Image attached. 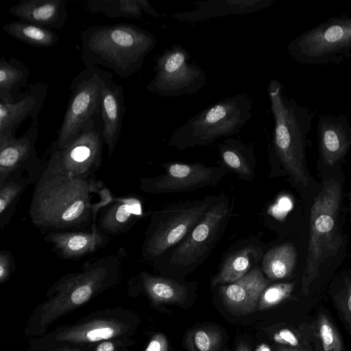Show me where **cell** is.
I'll return each instance as SVG.
<instances>
[{
    "mask_svg": "<svg viewBox=\"0 0 351 351\" xmlns=\"http://www.w3.org/2000/svg\"><path fill=\"white\" fill-rule=\"evenodd\" d=\"M103 186L95 178L72 176L47 165L34 187L30 219L46 232L84 228L93 221L91 194Z\"/></svg>",
    "mask_w": 351,
    "mask_h": 351,
    "instance_id": "6da1fadb",
    "label": "cell"
},
{
    "mask_svg": "<svg viewBox=\"0 0 351 351\" xmlns=\"http://www.w3.org/2000/svg\"><path fill=\"white\" fill-rule=\"evenodd\" d=\"M156 43L152 33L133 24L91 25L80 34L82 61L85 68L104 66L126 79L142 68Z\"/></svg>",
    "mask_w": 351,
    "mask_h": 351,
    "instance_id": "7a4b0ae2",
    "label": "cell"
},
{
    "mask_svg": "<svg viewBox=\"0 0 351 351\" xmlns=\"http://www.w3.org/2000/svg\"><path fill=\"white\" fill-rule=\"evenodd\" d=\"M250 94L238 93L199 111L171 134L168 145L180 150L206 146L238 133L252 115Z\"/></svg>",
    "mask_w": 351,
    "mask_h": 351,
    "instance_id": "3957f363",
    "label": "cell"
},
{
    "mask_svg": "<svg viewBox=\"0 0 351 351\" xmlns=\"http://www.w3.org/2000/svg\"><path fill=\"white\" fill-rule=\"evenodd\" d=\"M340 184L330 180L314 199L310 214V239L302 278V292L308 293L311 284L318 276L322 265L335 256L342 244L338 228L341 203Z\"/></svg>",
    "mask_w": 351,
    "mask_h": 351,
    "instance_id": "277c9868",
    "label": "cell"
},
{
    "mask_svg": "<svg viewBox=\"0 0 351 351\" xmlns=\"http://www.w3.org/2000/svg\"><path fill=\"white\" fill-rule=\"evenodd\" d=\"M268 95L274 119V130L269 160L271 169L277 165L282 175L295 182L306 185L308 178L304 165L303 138L296 108L283 94L282 84L272 80Z\"/></svg>",
    "mask_w": 351,
    "mask_h": 351,
    "instance_id": "5b68a950",
    "label": "cell"
},
{
    "mask_svg": "<svg viewBox=\"0 0 351 351\" xmlns=\"http://www.w3.org/2000/svg\"><path fill=\"white\" fill-rule=\"evenodd\" d=\"M216 197L182 201L155 212L145 234L143 258L156 261L179 244L202 218Z\"/></svg>",
    "mask_w": 351,
    "mask_h": 351,
    "instance_id": "8992f818",
    "label": "cell"
},
{
    "mask_svg": "<svg viewBox=\"0 0 351 351\" xmlns=\"http://www.w3.org/2000/svg\"><path fill=\"white\" fill-rule=\"evenodd\" d=\"M233 206L228 196H217L199 221L167 256V266L184 271L203 263L222 237Z\"/></svg>",
    "mask_w": 351,
    "mask_h": 351,
    "instance_id": "52a82bcc",
    "label": "cell"
},
{
    "mask_svg": "<svg viewBox=\"0 0 351 351\" xmlns=\"http://www.w3.org/2000/svg\"><path fill=\"white\" fill-rule=\"evenodd\" d=\"M112 78L111 72L93 67L85 68L72 80L68 105L52 145L60 149L67 147L90 120L100 114L102 90Z\"/></svg>",
    "mask_w": 351,
    "mask_h": 351,
    "instance_id": "ba28073f",
    "label": "cell"
},
{
    "mask_svg": "<svg viewBox=\"0 0 351 351\" xmlns=\"http://www.w3.org/2000/svg\"><path fill=\"white\" fill-rule=\"evenodd\" d=\"M156 73L146 87L160 97L191 95L205 85L206 75L189 52L179 44L166 49L156 59Z\"/></svg>",
    "mask_w": 351,
    "mask_h": 351,
    "instance_id": "9c48e42d",
    "label": "cell"
},
{
    "mask_svg": "<svg viewBox=\"0 0 351 351\" xmlns=\"http://www.w3.org/2000/svg\"><path fill=\"white\" fill-rule=\"evenodd\" d=\"M99 116L90 120L78 137L60 149L52 145L47 165L64 173L95 178L102 162V121Z\"/></svg>",
    "mask_w": 351,
    "mask_h": 351,
    "instance_id": "30bf717a",
    "label": "cell"
},
{
    "mask_svg": "<svg viewBox=\"0 0 351 351\" xmlns=\"http://www.w3.org/2000/svg\"><path fill=\"white\" fill-rule=\"evenodd\" d=\"M162 167L163 174L140 180L142 191L154 195L193 191L217 185L229 173L223 167L200 162H168Z\"/></svg>",
    "mask_w": 351,
    "mask_h": 351,
    "instance_id": "8fae6325",
    "label": "cell"
},
{
    "mask_svg": "<svg viewBox=\"0 0 351 351\" xmlns=\"http://www.w3.org/2000/svg\"><path fill=\"white\" fill-rule=\"evenodd\" d=\"M47 90L45 83L36 82L29 84L26 91L13 102H0V143L14 138L16 129L27 117L38 124Z\"/></svg>",
    "mask_w": 351,
    "mask_h": 351,
    "instance_id": "7c38bea8",
    "label": "cell"
},
{
    "mask_svg": "<svg viewBox=\"0 0 351 351\" xmlns=\"http://www.w3.org/2000/svg\"><path fill=\"white\" fill-rule=\"evenodd\" d=\"M38 134V124L32 123L21 137L0 143V184L16 171L40 169L35 147Z\"/></svg>",
    "mask_w": 351,
    "mask_h": 351,
    "instance_id": "4fadbf2b",
    "label": "cell"
},
{
    "mask_svg": "<svg viewBox=\"0 0 351 351\" xmlns=\"http://www.w3.org/2000/svg\"><path fill=\"white\" fill-rule=\"evenodd\" d=\"M351 46V19L339 20L320 26L304 35L291 49L302 54L320 56Z\"/></svg>",
    "mask_w": 351,
    "mask_h": 351,
    "instance_id": "5bb4252c",
    "label": "cell"
},
{
    "mask_svg": "<svg viewBox=\"0 0 351 351\" xmlns=\"http://www.w3.org/2000/svg\"><path fill=\"white\" fill-rule=\"evenodd\" d=\"M268 285L269 280L262 269L256 266L237 281L221 285L219 292L224 304L232 311L243 315L256 309Z\"/></svg>",
    "mask_w": 351,
    "mask_h": 351,
    "instance_id": "9a60e30c",
    "label": "cell"
},
{
    "mask_svg": "<svg viewBox=\"0 0 351 351\" xmlns=\"http://www.w3.org/2000/svg\"><path fill=\"white\" fill-rule=\"evenodd\" d=\"M44 239L62 258L75 259L105 247L110 239L95 226L90 231L60 230L47 232Z\"/></svg>",
    "mask_w": 351,
    "mask_h": 351,
    "instance_id": "2e32d148",
    "label": "cell"
},
{
    "mask_svg": "<svg viewBox=\"0 0 351 351\" xmlns=\"http://www.w3.org/2000/svg\"><path fill=\"white\" fill-rule=\"evenodd\" d=\"M272 2V0H204L195 2V9L175 13L172 18L180 22L196 23L259 12L269 7Z\"/></svg>",
    "mask_w": 351,
    "mask_h": 351,
    "instance_id": "e0dca14e",
    "label": "cell"
},
{
    "mask_svg": "<svg viewBox=\"0 0 351 351\" xmlns=\"http://www.w3.org/2000/svg\"><path fill=\"white\" fill-rule=\"evenodd\" d=\"M123 93L122 86L116 84L113 78L107 82L102 90L100 114L103 141L108 147V157L112 155L121 131L126 110Z\"/></svg>",
    "mask_w": 351,
    "mask_h": 351,
    "instance_id": "ac0fdd59",
    "label": "cell"
},
{
    "mask_svg": "<svg viewBox=\"0 0 351 351\" xmlns=\"http://www.w3.org/2000/svg\"><path fill=\"white\" fill-rule=\"evenodd\" d=\"M9 12L20 21L47 29H60L67 19L66 1L21 0Z\"/></svg>",
    "mask_w": 351,
    "mask_h": 351,
    "instance_id": "d6986e66",
    "label": "cell"
},
{
    "mask_svg": "<svg viewBox=\"0 0 351 351\" xmlns=\"http://www.w3.org/2000/svg\"><path fill=\"white\" fill-rule=\"evenodd\" d=\"M218 150L217 165L223 167L243 180L252 182L255 179L256 158L252 145L227 138L219 144Z\"/></svg>",
    "mask_w": 351,
    "mask_h": 351,
    "instance_id": "ffe728a7",
    "label": "cell"
},
{
    "mask_svg": "<svg viewBox=\"0 0 351 351\" xmlns=\"http://www.w3.org/2000/svg\"><path fill=\"white\" fill-rule=\"evenodd\" d=\"M263 249L260 244L247 243L230 252L213 277V287L234 282L247 274L262 260Z\"/></svg>",
    "mask_w": 351,
    "mask_h": 351,
    "instance_id": "44dd1931",
    "label": "cell"
},
{
    "mask_svg": "<svg viewBox=\"0 0 351 351\" xmlns=\"http://www.w3.org/2000/svg\"><path fill=\"white\" fill-rule=\"evenodd\" d=\"M141 216L139 199L134 196L117 198L101 214L98 228L108 235L119 234L126 232Z\"/></svg>",
    "mask_w": 351,
    "mask_h": 351,
    "instance_id": "7402d4cb",
    "label": "cell"
},
{
    "mask_svg": "<svg viewBox=\"0 0 351 351\" xmlns=\"http://www.w3.org/2000/svg\"><path fill=\"white\" fill-rule=\"evenodd\" d=\"M297 263V252L293 245L285 243L264 254L261 269L267 278L276 280L289 277Z\"/></svg>",
    "mask_w": 351,
    "mask_h": 351,
    "instance_id": "603a6c76",
    "label": "cell"
},
{
    "mask_svg": "<svg viewBox=\"0 0 351 351\" xmlns=\"http://www.w3.org/2000/svg\"><path fill=\"white\" fill-rule=\"evenodd\" d=\"M29 70L20 60L3 56L0 59V102L12 103L15 99V92L27 86Z\"/></svg>",
    "mask_w": 351,
    "mask_h": 351,
    "instance_id": "cb8c5ba5",
    "label": "cell"
},
{
    "mask_svg": "<svg viewBox=\"0 0 351 351\" xmlns=\"http://www.w3.org/2000/svg\"><path fill=\"white\" fill-rule=\"evenodd\" d=\"M23 170L12 173L0 184V227L3 229L10 222L22 193L29 184L34 182L32 177L23 176Z\"/></svg>",
    "mask_w": 351,
    "mask_h": 351,
    "instance_id": "d4e9b609",
    "label": "cell"
},
{
    "mask_svg": "<svg viewBox=\"0 0 351 351\" xmlns=\"http://www.w3.org/2000/svg\"><path fill=\"white\" fill-rule=\"evenodd\" d=\"M3 30L14 39L36 47H53L59 40V36L53 30L20 20L5 24Z\"/></svg>",
    "mask_w": 351,
    "mask_h": 351,
    "instance_id": "484cf974",
    "label": "cell"
},
{
    "mask_svg": "<svg viewBox=\"0 0 351 351\" xmlns=\"http://www.w3.org/2000/svg\"><path fill=\"white\" fill-rule=\"evenodd\" d=\"M144 285L152 297L159 302L180 304L186 299V287L177 280L143 272Z\"/></svg>",
    "mask_w": 351,
    "mask_h": 351,
    "instance_id": "4316f807",
    "label": "cell"
},
{
    "mask_svg": "<svg viewBox=\"0 0 351 351\" xmlns=\"http://www.w3.org/2000/svg\"><path fill=\"white\" fill-rule=\"evenodd\" d=\"M86 8L91 13L109 18L140 19L143 15L138 0H90Z\"/></svg>",
    "mask_w": 351,
    "mask_h": 351,
    "instance_id": "83f0119b",
    "label": "cell"
},
{
    "mask_svg": "<svg viewBox=\"0 0 351 351\" xmlns=\"http://www.w3.org/2000/svg\"><path fill=\"white\" fill-rule=\"evenodd\" d=\"M321 147L324 162L332 166L345 154L348 141L343 130L337 125L324 123L321 130Z\"/></svg>",
    "mask_w": 351,
    "mask_h": 351,
    "instance_id": "f1b7e54d",
    "label": "cell"
},
{
    "mask_svg": "<svg viewBox=\"0 0 351 351\" xmlns=\"http://www.w3.org/2000/svg\"><path fill=\"white\" fill-rule=\"evenodd\" d=\"M222 342V332L216 327L192 330L186 340L188 351H221Z\"/></svg>",
    "mask_w": 351,
    "mask_h": 351,
    "instance_id": "f546056e",
    "label": "cell"
},
{
    "mask_svg": "<svg viewBox=\"0 0 351 351\" xmlns=\"http://www.w3.org/2000/svg\"><path fill=\"white\" fill-rule=\"evenodd\" d=\"M317 326L323 351H344L340 335L326 314L319 315Z\"/></svg>",
    "mask_w": 351,
    "mask_h": 351,
    "instance_id": "4dcf8cb0",
    "label": "cell"
},
{
    "mask_svg": "<svg viewBox=\"0 0 351 351\" xmlns=\"http://www.w3.org/2000/svg\"><path fill=\"white\" fill-rule=\"evenodd\" d=\"M293 287V283H279L267 287L260 297L259 308H269L285 300L290 296Z\"/></svg>",
    "mask_w": 351,
    "mask_h": 351,
    "instance_id": "1f68e13d",
    "label": "cell"
},
{
    "mask_svg": "<svg viewBox=\"0 0 351 351\" xmlns=\"http://www.w3.org/2000/svg\"><path fill=\"white\" fill-rule=\"evenodd\" d=\"M336 302L351 332V282L347 280L342 291L336 297Z\"/></svg>",
    "mask_w": 351,
    "mask_h": 351,
    "instance_id": "d6a6232c",
    "label": "cell"
},
{
    "mask_svg": "<svg viewBox=\"0 0 351 351\" xmlns=\"http://www.w3.org/2000/svg\"><path fill=\"white\" fill-rule=\"evenodd\" d=\"M276 341L295 348H302L300 339L291 330L283 328L274 335Z\"/></svg>",
    "mask_w": 351,
    "mask_h": 351,
    "instance_id": "836d02e7",
    "label": "cell"
},
{
    "mask_svg": "<svg viewBox=\"0 0 351 351\" xmlns=\"http://www.w3.org/2000/svg\"><path fill=\"white\" fill-rule=\"evenodd\" d=\"M97 193L100 195L101 200L99 202L93 204L92 205L94 224L98 211L104 206L110 205L115 200V199L112 197L109 189L105 187L104 186L102 188H101Z\"/></svg>",
    "mask_w": 351,
    "mask_h": 351,
    "instance_id": "e575fe53",
    "label": "cell"
},
{
    "mask_svg": "<svg viewBox=\"0 0 351 351\" xmlns=\"http://www.w3.org/2000/svg\"><path fill=\"white\" fill-rule=\"evenodd\" d=\"M12 263H14L11 252L1 250L0 252V280L3 281L8 277Z\"/></svg>",
    "mask_w": 351,
    "mask_h": 351,
    "instance_id": "d590c367",
    "label": "cell"
},
{
    "mask_svg": "<svg viewBox=\"0 0 351 351\" xmlns=\"http://www.w3.org/2000/svg\"><path fill=\"white\" fill-rule=\"evenodd\" d=\"M113 335L114 330L110 328L106 327L91 330L87 332L86 337L90 341H97L110 339Z\"/></svg>",
    "mask_w": 351,
    "mask_h": 351,
    "instance_id": "8d00e7d4",
    "label": "cell"
},
{
    "mask_svg": "<svg viewBox=\"0 0 351 351\" xmlns=\"http://www.w3.org/2000/svg\"><path fill=\"white\" fill-rule=\"evenodd\" d=\"M145 351H168V343L162 335H157L148 344Z\"/></svg>",
    "mask_w": 351,
    "mask_h": 351,
    "instance_id": "74e56055",
    "label": "cell"
},
{
    "mask_svg": "<svg viewBox=\"0 0 351 351\" xmlns=\"http://www.w3.org/2000/svg\"><path fill=\"white\" fill-rule=\"evenodd\" d=\"M138 3L143 12H144L155 18L160 17L159 14L152 6L149 1L146 0H138Z\"/></svg>",
    "mask_w": 351,
    "mask_h": 351,
    "instance_id": "f35d334b",
    "label": "cell"
},
{
    "mask_svg": "<svg viewBox=\"0 0 351 351\" xmlns=\"http://www.w3.org/2000/svg\"><path fill=\"white\" fill-rule=\"evenodd\" d=\"M97 351H114V346L111 342H104L97 347Z\"/></svg>",
    "mask_w": 351,
    "mask_h": 351,
    "instance_id": "ab89813d",
    "label": "cell"
},
{
    "mask_svg": "<svg viewBox=\"0 0 351 351\" xmlns=\"http://www.w3.org/2000/svg\"><path fill=\"white\" fill-rule=\"evenodd\" d=\"M235 351H251V349L245 342L241 341L238 344Z\"/></svg>",
    "mask_w": 351,
    "mask_h": 351,
    "instance_id": "60d3db41",
    "label": "cell"
},
{
    "mask_svg": "<svg viewBox=\"0 0 351 351\" xmlns=\"http://www.w3.org/2000/svg\"><path fill=\"white\" fill-rule=\"evenodd\" d=\"M285 351H311L308 350L306 348H295L290 350H285Z\"/></svg>",
    "mask_w": 351,
    "mask_h": 351,
    "instance_id": "b9f144b4",
    "label": "cell"
},
{
    "mask_svg": "<svg viewBox=\"0 0 351 351\" xmlns=\"http://www.w3.org/2000/svg\"><path fill=\"white\" fill-rule=\"evenodd\" d=\"M258 351H270V350H269V348L267 346H261L259 348Z\"/></svg>",
    "mask_w": 351,
    "mask_h": 351,
    "instance_id": "7bdbcfd3",
    "label": "cell"
}]
</instances>
